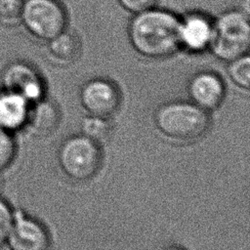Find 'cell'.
<instances>
[{
  "mask_svg": "<svg viewBox=\"0 0 250 250\" xmlns=\"http://www.w3.org/2000/svg\"><path fill=\"white\" fill-rule=\"evenodd\" d=\"M228 73L236 86L248 90L250 88V58L248 54L230 61Z\"/></svg>",
  "mask_w": 250,
  "mask_h": 250,
  "instance_id": "5bb4252c",
  "label": "cell"
},
{
  "mask_svg": "<svg viewBox=\"0 0 250 250\" xmlns=\"http://www.w3.org/2000/svg\"><path fill=\"white\" fill-rule=\"evenodd\" d=\"M154 121L165 136L186 142L202 137L210 125L206 110L187 102H172L161 105L155 112Z\"/></svg>",
  "mask_w": 250,
  "mask_h": 250,
  "instance_id": "7a4b0ae2",
  "label": "cell"
},
{
  "mask_svg": "<svg viewBox=\"0 0 250 250\" xmlns=\"http://www.w3.org/2000/svg\"><path fill=\"white\" fill-rule=\"evenodd\" d=\"M180 19L172 12L151 8L135 14L128 27L132 47L149 59L173 55L180 45Z\"/></svg>",
  "mask_w": 250,
  "mask_h": 250,
  "instance_id": "6da1fadb",
  "label": "cell"
},
{
  "mask_svg": "<svg viewBox=\"0 0 250 250\" xmlns=\"http://www.w3.org/2000/svg\"><path fill=\"white\" fill-rule=\"evenodd\" d=\"M4 245L7 250H49L50 236L40 222L21 212H15Z\"/></svg>",
  "mask_w": 250,
  "mask_h": 250,
  "instance_id": "52a82bcc",
  "label": "cell"
},
{
  "mask_svg": "<svg viewBox=\"0 0 250 250\" xmlns=\"http://www.w3.org/2000/svg\"><path fill=\"white\" fill-rule=\"evenodd\" d=\"M58 158L66 176L76 181H87L99 171L103 155L96 141L79 135L62 143Z\"/></svg>",
  "mask_w": 250,
  "mask_h": 250,
  "instance_id": "277c9868",
  "label": "cell"
},
{
  "mask_svg": "<svg viewBox=\"0 0 250 250\" xmlns=\"http://www.w3.org/2000/svg\"><path fill=\"white\" fill-rule=\"evenodd\" d=\"M30 103L23 97L0 89V129L14 133L25 127Z\"/></svg>",
  "mask_w": 250,
  "mask_h": 250,
  "instance_id": "8fae6325",
  "label": "cell"
},
{
  "mask_svg": "<svg viewBox=\"0 0 250 250\" xmlns=\"http://www.w3.org/2000/svg\"><path fill=\"white\" fill-rule=\"evenodd\" d=\"M213 21L204 14L189 13L180 20V45L190 52H201L209 48Z\"/></svg>",
  "mask_w": 250,
  "mask_h": 250,
  "instance_id": "30bf717a",
  "label": "cell"
},
{
  "mask_svg": "<svg viewBox=\"0 0 250 250\" xmlns=\"http://www.w3.org/2000/svg\"><path fill=\"white\" fill-rule=\"evenodd\" d=\"M249 47L250 23L247 13L238 10L228 11L213 21L209 48L216 58L230 62L247 55Z\"/></svg>",
  "mask_w": 250,
  "mask_h": 250,
  "instance_id": "3957f363",
  "label": "cell"
},
{
  "mask_svg": "<svg viewBox=\"0 0 250 250\" xmlns=\"http://www.w3.org/2000/svg\"><path fill=\"white\" fill-rule=\"evenodd\" d=\"M120 6L133 14H138L154 8L158 0H117Z\"/></svg>",
  "mask_w": 250,
  "mask_h": 250,
  "instance_id": "d6986e66",
  "label": "cell"
},
{
  "mask_svg": "<svg viewBox=\"0 0 250 250\" xmlns=\"http://www.w3.org/2000/svg\"><path fill=\"white\" fill-rule=\"evenodd\" d=\"M2 88L14 92L30 104L44 98L45 85L39 71L29 62L13 61L1 72Z\"/></svg>",
  "mask_w": 250,
  "mask_h": 250,
  "instance_id": "8992f818",
  "label": "cell"
},
{
  "mask_svg": "<svg viewBox=\"0 0 250 250\" xmlns=\"http://www.w3.org/2000/svg\"><path fill=\"white\" fill-rule=\"evenodd\" d=\"M15 217V211H13L10 204L0 197V246L4 245L8 232L12 227Z\"/></svg>",
  "mask_w": 250,
  "mask_h": 250,
  "instance_id": "ac0fdd59",
  "label": "cell"
},
{
  "mask_svg": "<svg viewBox=\"0 0 250 250\" xmlns=\"http://www.w3.org/2000/svg\"><path fill=\"white\" fill-rule=\"evenodd\" d=\"M23 0H0V23L16 25L21 21Z\"/></svg>",
  "mask_w": 250,
  "mask_h": 250,
  "instance_id": "e0dca14e",
  "label": "cell"
},
{
  "mask_svg": "<svg viewBox=\"0 0 250 250\" xmlns=\"http://www.w3.org/2000/svg\"><path fill=\"white\" fill-rule=\"evenodd\" d=\"M17 154V144L13 134L0 129V173L7 169Z\"/></svg>",
  "mask_w": 250,
  "mask_h": 250,
  "instance_id": "2e32d148",
  "label": "cell"
},
{
  "mask_svg": "<svg viewBox=\"0 0 250 250\" xmlns=\"http://www.w3.org/2000/svg\"><path fill=\"white\" fill-rule=\"evenodd\" d=\"M80 101L91 115L109 118L117 111L121 98L114 83L107 79L95 78L82 86Z\"/></svg>",
  "mask_w": 250,
  "mask_h": 250,
  "instance_id": "ba28073f",
  "label": "cell"
},
{
  "mask_svg": "<svg viewBox=\"0 0 250 250\" xmlns=\"http://www.w3.org/2000/svg\"><path fill=\"white\" fill-rule=\"evenodd\" d=\"M188 91L192 103L204 110L219 106L226 94L223 80L211 71H202L192 76Z\"/></svg>",
  "mask_w": 250,
  "mask_h": 250,
  "instance_id": "9c48e42d",
  "label": "cell"
},
{
  "mask_svg": "<svg viewBox=\"0 0 250 250\" xmlns=\"http://www.w3.org/2000/svg\"><path fill=\"white\" fill-rule=\"evenodd\" d=\"M2 188V180H1V177H0V189Z\"/></svg>",
  "mask_w": 250,
  "mask_h": 250,
  "instance_id": "44dd1931",
  "label": "cell"
},
{
  "mask_svg": "<svg viewBox=\"0 0 250 250\" xmlns=\"http://www.w3.org/2000/svg\"><path fill=\"white\" fill-rule=\"evenodd\" d=\"M82 130L85 136L97 142L108 135L110 124L108 122V118L91 115L84 119L82 123Z\"/></svg>",
  "mask_w": 250,
  "mask_h": 250,
  "instance_id": "9a60e30c",
  "label": "cell"
},
{
  "mask_svg": "<svg viewBox=\"0 0 250 250\" xmlns=\"http://www.w3.org/2000/svg\"><path fill=\"white\" fill-rule=\"evenodd\" d=\"M20 22L33 37L49 41L65 30L67 18L58 0H23Z\"/></svg>",
  "mask_w": 250,
  "mask_h": 250,
  "instance_id": "5b68a950",
  "label": "cell"
},
{
  "mask_svg": "<svg viewBox=\"0 0 250 250\" xmlns=\"http://www.w3.org/2000/svg\"><path fill=\"white\" fill-rule=\"evenodd\" d=\"M60 122V110L51 101L44 98L30 104L25 127L36 135L52 133Z\"/></svg>",
  "mask_w": 250,
  "mask_h": 250,
  "instance_id": "7c38bea8",
  "label": "cell"
},
{
  "mask_svg": "<svg viewBox=\"0 0 250 250\" xmlns=\"http://www.w3.org/2000/svg\"><path fill=\"white\" fill-rule=\"evenodd\" d=\"M163 250H184V249H183V248H180V247H177V246H171V247L164 248Z\"/></svg>",
  "mask_w": 250,
  "mask_h": 250,
  "instance_id": "ffe728a7",
  "label": "cell"
},
{
  "mask_svg": "<svg viewBox=\"0 0 250 250\" xmlns=\"http://www.w3.org/2000/svg\"><path fill=\"white\" fill-rule=\"evenodd\" d=\"M47 42L48 58L55 64L66 66L77 60L80 45L78 39L73 34L64 30Z\"/></svg>",
  "mask_w": 250,
  "mask_h": 250,
  "instance_id": "4fadbf2b",
  "label": "cell"
}]
</instances>
